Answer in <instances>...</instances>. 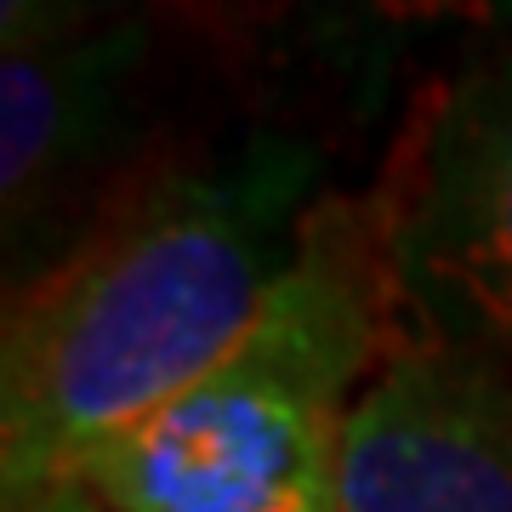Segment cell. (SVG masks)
<instances>
[{"label":"cell","mask_w":512,"mask_h":512,"mask_svg":"<svg viewBox=\"0 0 512 512\" xmlns=\"http://www.w3.org/2000/svg\"><path fill=\"white\" fill-rule=\"evenodd\" d=\"M291 188L285 160L154 183L0 302V512H29L251 348L285 274L274 228Z\"/></svg>","instance_id":"obj_1"},{"label":"cell","mask_w":512,"mask_h":512,"mask_svg":"<svg viewBox=\"0 0 512 512\" xmlns=\"http://www.w3.org/2000/svg\"><path fill=\"white\" fill-rule=\"evenodd\" d=\"M376 234L427 342L512 387V35L421 97Z\"/></svg>","instance_id":"obj_2"},{"label":"cell","mask_w":512,"mask_h":512,"mask_svg":"<svg viewBox=\"0 0 512 512\" xmlns=\"http://www.w3.org/2000/svg\"><path fill=\"white\" fill-rule=\"evenodd\" d=\"M336 421L325 393L239 353L103 444L74 484L103 512H342Z\"/></svg>","instance_id":"obj_3"},{"label":"cell","mask_w":512,"mask_h":512,"mask_svg":"<svg viewBox=\"0 0 512 512\" xmlns=\"http://www.w3.org/2000/svg\"><path fill=\"white\" fill-rule=\"evenodd\" d=\"M342 512H512V387L456 348L393 353L336 421Z\"/></svg>","instance_id":"obj_4"},{"label":"cell","mask_w":512,"mask_h":512,"mask_svg":"<svg viewBox=\"0 0 512 512\" xmlns=\"http://www.w3.org/2000/svg\"><path fill=\"white\" fill-rule=\"evenodd\" d=\"M137 52V29H92L40 52L0 57V222L103 143Z\"/></svg>","instance_id":"obj_5"},{"label":"cell","mask_w":512,"mask_h":512,"mask_svg":"<svg viewBox=\"0 0 512 512\" xmlns=\"http://www.w3.org/2000/svg\"><path fill=\"white\" fill-rule=\"evenodd\" d=\"M92 18L86 6H46V0H0V57L18 52H40V46H57V40L92 35Z\"/></svg>","instance_id":"obj_6"},{"label":"cell","mask_w":512,"mask_h":512,"mask_svg":"<svg viewBox=\"0 0 512 512\" xmlns=\"http://www.w3.org/2000/svg\"><path fill=\"white\" fill-rule=\"evenodd\" d=\"M29 512H103L92 501V495H86V484H74V478H63V484H57V490H46L35 501V507Z\"/></svg>","instance_id":"obj_7"}]
</instances>
